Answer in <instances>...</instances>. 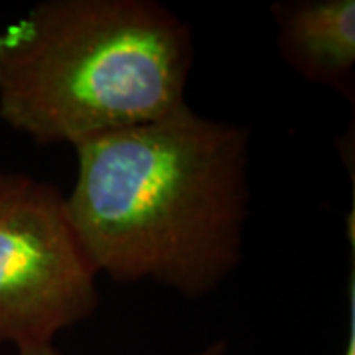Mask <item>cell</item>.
Here are the masks:
<instances>
[{"label":"cell","mask_w":355,"mask_h":355,"mask_svg":"<svg viewBox=\"0 0 355 355\" xmlns=\"http://www.w3.org/2000/svg\"><path fill=\"white\" fill-rule=\"evenodd\" d=\"M97 275L62 191L0 174V345H50L99 308Z\"/></svg>","instance_id":"3957f363"},{"label":"cell","mask_w":355,"mask_h":355,"mask_svg":"<svg viewBox=\"0 0 355 355\" xmlns=\"http://www.w3.org/2000/svg\"><path fill=\"white\" fill-rule=\"evenodd\" d=\"M65 198L99 275L153 280L186 298L214 292L243 257L249 130L190 105L76 146Z\"/></svg>","instance_id":"6da1fadb"},{"label":"cell","mask_w":355,"mask_h":355,"mask_svg":"<svg viewBox=\"0 0 355 355\" xmlns=\"http://www.w3.org/2000/svg\"><path fill=\"white\" fill-rule=\"evenodd\" d=\"M270 12L282 62L306 81L354 101V0H286Z\"/></svg>","instance_id":"277c9868"},{"label":"cell","mask_w":355,"mask_h":355,"mask_svg":"<svg viewBox=\"0 0 355 355\" xmlns=\"http://www.w3.org/2000/svg\"><path fill=\"white\" fill-rule=\"evenodd\" d=\"M343 355H355V286L354 279L349 280V340Z\"/></svg>","instance_id":"8992f818"},{"label":"cell","mask_w":355,"mask_h":355,"mask_svg":"<svg viewBox=\"0 0 355 355\" xmlns=\"http://www.w3.org/2000/svg\"><path fill=\"white\" fill-rule=\"evenodd\" d=\"M191 28L154 0H46L0 32V119L77 144L186 107Z\"/></svg>","instance_id":"7a4b0ae2"},{"label":"cell","mask_w":355,"mask_h":355,"mask_svg":"<svg viewBox=\"0 0 355 355\" xmlns=\"http://www.w3.org/2000/svg\"><path fill=\"white\" fill-rule=\"evenodd\" d=\"M227 352V342L225 340H217L211 345H207L205 349L202 352H198V354H191V355H225ZM18 355H62L58 349H55V345L50 343V345H32V347H22V349H18Z\"/></svg>","instance_id":"5b68a950"}]
</instances>
